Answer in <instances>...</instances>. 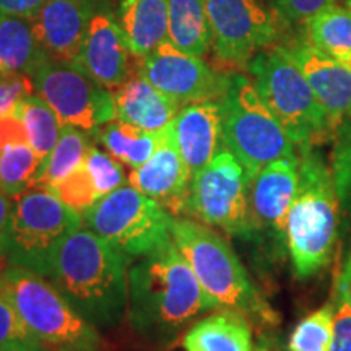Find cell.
Returning a JSON list of instances; mask_svg holds the SVG:
<instances>
[{
  "instance_id": "1",
  "label": "cell",
  "mask_w": 351,
  "mask_h": 351,
  "mask_svg": "<svg viewBox=\"0 0 351 351\" xmlns=\"http://www.w3.org/2000/svg\"><path fill=\"white\" fill-rule=\"evenodd\" d=\"M218 309L174 239L130 258L127 317L148 343L166 348L208 311Z\"/></svg>"
},
{
  "instance_id": "2",
  "label": "cell",
  "mask_w": 351,
  "mask_h": 351,
  "mask_svg": "<svg viewBox=\"0 0 351 351\" xmlns=\"http://www.w3.org/2000/svg\"><path fill=\"white\" fill-rule=\"evenodd\" d=\"M130 257L88 228L59 245L47 278L95 327L119 324L129 302Z\"/></svg>"
},
{
  "instance_id": "3",
  "label": "cell",
  "mask_w": 351,
  "mask_h": 351,
  "mask_svg": "<svg viewBox=\"0 0 351 351\" xmlns=\"http://www.w3.org/2000/svg\"><path fill=\"white\" fill-rule=\"evenodd\" d=\"M298 155L300 182L285 238L296 278L307 280L332 262L341 207L330 165L315 148L298 150Z\"/></svg>"
},
{
  "instance_id": "4",
  "label": "cell",
  "mask_w": 351,
  "mask_h": 351,
  "mask_svg": "<svg viewBox=\"0 0 351 351\" xmlns=\"http://www.w3.org/2000/svg\"><path fill=\"white\" fill-rule=\"evenodd\" d=\"M173 239L218 309L228 307L262 322H278L230 243L212 226L194 218H174Z\"/></svg>"
},
{
  "instance_id": "5",
  "label": "cell",
  "mask_w": 351,
  "mask_h": 351,
  "mask_svg": "<svg viewBox=\"0 0 351 351\" xmlns=\"http://www.w3.org/2000/svg\"><path fill=\"white\" fill-rule=\"evenodd\" d=\"M245 69L265 106L298 150L333 140L339 127L320 106L313 88L282 46L257 52Z\"/></svg>"
},
{
  "instance_id": "6",
  "label": "cell",
  "mask_w": 351,
  "mask_h": 351,
  "mask_svg": "<svg viewBox=\"0 0 351 351\" xmlns=\"http://www.w3.org/2000/svg\"><path fill=\"white\" fill-rule=\"evenodd\" d=\"M0 282L26 326L49 351H101L98 327L70 304L49 278L23 267L8 265Z\"/></svg>"
},
{
  "instance_id": "7",
  "label": "cell",
  "mask_w": 351,
  "mask_h": 351,
  "mask_svg": "<svg viewBox=\"0 0 351 351\" xmlns=\"http://www.w3.org/2000/svg\"><path fill=\"white\" fill-rule=\"evenodd\" d=\"M218 101L223 147L238 158L251 181L267 165L298 155L296 145L265 106L251 78L231 73L225 95Z\"/></svg>"
},
{
  "instance_id": "8",
  "label": "cell",
  "mask_w": 351,
  "mask_h": 351,
  "mask_svg": "<svg viewBox=\"0 0 351 351\" xmlns=\"http://www.w3.org/2000/svg\"><path fill=\"white\" fill-rule=\"evenodd\" d=\"M83 225V215L67 207L54 192L33 187L15 197L5 261L44 276L69 234Z\"/></svg>"
},
{
  "instance_id": "9",
  "label": "cell",
  "mask_w": 351,
  "mask_h": 351,
  "mask_svg": "<svg viewBox=\"0 0 351 351\" xmlns=\"http://www.w3.org/2000/svg\"><path fill=\"white\" fill-rule=\"evenodd\" d=\"M173 221L168 210L132 186L109 192L83 213L85 228L130 258L173 239Z\"/></svg>"
},
{
  "instance_id": "10",
  "label": "cell",
  "mask_w": 351,
  "mask_h": 351,
  "mask_svg": "<svg viewBox=\"0 0 351 351\" xmlns=\"http://www.w3.org/2000/svg\"><path fill=\"white\" fill-rule=\"evenodd\" d=\"M249 187L247 171L238 158L223 148L212 163L192 178L187 218L199 219L230 236H251L254 225Z\"/></svg>"
},
{
  "instance_id": "11",
  "label": "cell",
  "mask_w": 351,
  "mask_h": 351,
  "mask_svg": "<svg viewBox=\"0 0 351 351\" xmlns=\"http://www.w3.org/2000/svg\"><path fill=\"white\" fill-rule=\"evenodd\" d=\"M32 78L36 95L49 104L62 125L95 132L116 119L112 91L99 85L77 62L46 56Z\"/></svg>"
},
{
  "instance_id": "12",
  "label": "cell",
  "mask_w": 351,
  "mask_h": 351,
  "mask_svg": "<svg viewBox=\"0 0 351 351\" xmlns=\"http://www.w3.org/2000/svg\"><path fill=\"white\" fill-rule=\"evenodd\" d=\"M213 33V51L225 67H247L257 52L269 49L280 34V19L258 0H205Z\"/></svg>"
},
{
  "instance_id": "13",
  "label": "cell",
  "mask_w": 351,
  "mask_h": 351,
  "mask_svg": "<svg viewBox=\"0 0 351 351\" xmlns=\"http://www.w3.org/2000/svg\"><path fill=\"white\" fill-rule=\"evenodd\" d=\"M140 75L173 99L179 108L225 95L231 73L210 67L197 56L176 49L165 39L140 64Z\"/></svg>"
},
{
  "instance_id": "14",
  "label": "cell",
  "mask_w": 351,
  "mask_h": 351,
  "mask_svg": "<svg viewBox=\"0 0 351 351\" xmlns=\"http://www.w3.org/2000/svg\"><path fill=\"white\" fill-rule=\"evenodd\" d=\"M75 62L109 90L140 73L138 57L130 51L119 21L108 12H98L91 19Z\"/></svg>"
},
{
  "instance_id": "15",
  "label": "cell",
  "mask_w": 351,
  "mask_h": 351,
  "mask_svg": "<svg viewBox=\"0 0 351 351\" xmlns=\"http://www.w3.org/2000/svg\"><path fill=\"white\" fill-rule=\"evenodd\" d=\"M127 182L138 192L156 200L174 218L187 217L192 174L179 155L173 122L166 127L165 138L158 150L147 163L130 171Z\"/></svg>"
},
{
  "instance_id": "16",
  "label": "cell",
  "mask_w": 351,
  "mask_h": 351,
  "mask_svg": "<svg viewBox=\"0 0 351 351\" xmlns=\"http://www.w3.org/2000/svg\"><path fill=\"white\" fill-rule=\"evenodd\" d=\"M98 12L99 5L91 0H46L29 23L47 56L75 62L88 26Z\"/></svg>"
},
{
  "instance_id": "17",
  "label": "cell",
  "mask_w": 351,
  "mask_h": 351,
  "mask_svg": "<svg viewBox=\"0 0 351 351\" xmlns=\"http://www.w3.org/2000/svg\"><path fill=\"white\" fill-rule=\"evenodd\" d=\"M300 182V155L282 158L258 171L249 187V205L256 231L287 234L288 215Z\"/></svg>"
},
{
  "instance_id": "18",
  "label": "cell",
  "mask_w": 351,
  "mask_h": 351,
  "mask_svg": "<svg viewBox=\"0 0 351 351\" xmlns=\"http://www.w3.org/2000/svg\"><path fill=\"white\" fill-rule=\"evenodd\" d=\"M313 88L320 106L333 124L340 127L351 117V69L324 54L309 41L282 46Z\"/></svg>"
},
{
  "instance_id": "19",
  "label": "cell",
  "mask_w": 351,
  "mask_h": 351,
  "mask_svg": "<svg viewBox=\"0 0 351 351\" xmlns=\"http://www.w3.org/2000/svg\"><path fill=\"white\" fill-rule=\"evenodd\" d=\"M173 129L179 155L194 178L212 163L223 147L219 101H202L181 108Z\"/></svg>"
},
{
  "instance_id": "20",
  "label": "cell",
  "mask_w": 351,
  "mask_h": 351,
  "mask_svg": "<svg viewBox=\"0 0 351 351\" xmlns=\"http://www.w3.org/2000/svg\"><path fill=\"white\" fill-rule=\"evenodd\" d=\"M116 101V119L147 132H160L178 116L173 99L137 73L112 91Z\"/></svg>"
},
{
  "instance_id": "21",
  "label": "cell",
  "mask_w": 351,
  "mask_h": 351,
  "mask_svg": "<svg viewBox=\"0 0 351 351\" xmlns=\"http://www.w3.org/2000/svg\"><path fill=\"white\" fill-rule=\"evenodd\" d=\"M182 346L186 351H254L251 320L239 311L219 307L187 328Z\"/></svg>"
},
{
  "instance_id": "22",
  "label": "cell",
  "mask_w": 351,
  "mask_h": 351,
  "mask_svg": "<svg viewBox=\"0 0 351 351\" xmlns=\"http://www.w3.org/2000/svg\"><path fill=\"white\" fill-rule=\"evenodd\" d=\"M119 25L130 51L145 59L168 38L169 0H122Z\"/></svg>"
},
{
  "instance_id": "23",
  "label": "cell",
  "mask_w": 351,
  "mask_h": 351,
  "mask_svg": "<svg viewBox=\"0 0 351 351\" xmlns=\"http://www.w3.org/2000/svg\"><path fill=\"white\" fill-rule=\"evenodd\" d=\"M168 41L189 56L202 57L213 44L205 0H169Z\"/></svg>"
},
{
  "instance_id": "24",
  "label": "cell",
  "mask_w": 351,
  "mask_h": 351,
  "mask_svg": "<svg viewBox=\"0 0 351 351\" xmlns=\"http://www.w3.org/2000/svg\"><path fill=\"white\" fill-rule=\"evenodd\" d=\"M91 134L109 155L116 158L119 163L129 166L130 169H135L147 163L153 153L158 150L165 138L166 129L147 132L114 119Z\"/></svg>"
},
{
  "instance_id": "25",
  "label": "cell",
  "mask_w": 351,
  "mask_h": 351,
  "mask_svg": "<svg viewBox=\"0 0 351 351\" xmlns=\"http://www.w3.org/2000/svg\"><path fill=\"white\" fill-rule=\"evenodd\" d=\"M306 41L351 69V12L332 3L304 21Z\"/></svg>"
},
{
  "instance_id": "26",
  "label": "cell",
  "mask_w": 351,
  "mask_h": 351,
  "mask_svg": "<svg viewBox=\"0 0 351 351\" xmlns=\"http://www.w3.org/2000/svg\"><path fill=\"white\" fill-rule=\"evenodd\" d=\"M47 54L39 46L26 19L2 16L0 19V75L28 73L43 62Z\"/></svg>"
},
{
  "instance_id": "27",
  "label": "cell",
  "mask_w": 351,
  "mask_h": 351,
  "mask_svg": "<svg viewBox=\"0 0 351 351\" xmlns=\"http://www.w3.org/2000/svg\"><path fill=\"white\" fill-rule=\"evenodd\" d=\"M91 138H93L91 132L78 129L75 125H62L54 150L43 165L33 187L52 191L57 182L62 181L65 176L83 163L88 150L93 147Z\"/></svg>"
},
{
  "instance_id": "28",
  "label": "cell",
  "mask_w": 351,
  "mask_h": 351,
  "mask_svg": "<svg viewBox=\"0 0 351 351\" xmlns=\"http://www.w3.org/2000/svg\"><path fill=\"white\" fill-rule=\"evenodd\" d=\"M13 116L19 117L21 124L25 125L28 142L44 165L60 137L62 124L59 117L56 116L49 104L36 93L21 99Z\"/></svg>"
},
{
  "instance_id": "29",
  "label": "cell",
  "mask_w": 351,
  "mask_h": 351,
  "mask_svg": "<svg viewBox=\"0 0 351 351\" xmlns=\"http://www.w3.org/2000/svg\"><path fill=\"white\" fill-rule=\"evenodd\" d=\"M41 160L28 142H12L0 148V192L19 197L33 189Z\"/></svg>"
},
{
  "instance_id": "30",
  "label": "cell",
  "mask_w": 351,
  "mask_h": 351,
  "mask_svg": "<svg viewBox=\"0 0 351 351\" xmlns=\"http://www.w3.org/2000/svg\"><path fill=\"white\" fill-rule=\"evenodd\" d=\"M335 304L328 302L306 315L288 340V351H330Z\"/></svg>"
},
{
  "instance_id": "31",
  "label": "cell",
  "mask_w": 351,
  "mask_h": 351,
  "mask_svg": "<svg viewBox=\"0 0 351 351\" xmlns=\"http://www.w3.org/2000/svg\"><path fill=\"white\" fill-rule=\"evenodd\" d=\"M0 351H49L29 330L0 282Z\"/></svg>"
},
{
  "instance_id": "32",
  "label": "cell",
  "mask_w": 351,
  "mask_h": 351,
  "mask_svg": "<svg viewBox=\"0 0 351 351\" xmlns=\"http://www.w3.org/2000/svg\"><path fill=\"white\" fill-rule=\"evenodd\" d=\"M330 168L339 192L341 212L351 221V117L339 127L333 137Z\"/></svg>"
},
{
  "instance_id": "33",
  "label": "cell",
  "mask_w": 351,
  "mask_h": 351,
  "mask_svg": "<svg viewBox=\"0 0 351 351\" xmlns=\"http://www.w3.org/2000/svg\"><path fill=\"white\" fill-rule=\"evenodd\" d=\"M51 192L78 213H85L101 199L93 179L83 163L65 176L62 181L57 182Z\"/></svg>"
},
{
  "instance_id": "34",
  "label": "cell",
  "mask_w": 351,
  "mask_h": 351,
  "mask_svg": "<svg viewBox=\"0 0 351 351\" xmlns=\"http://www.w3.org/2000/svg\"><path fill=\"white\" fill-rule=\"evenodd\" d=\"M83 165L93 179L99 197L108 195L109 192L122 187L127 181L122 163L109 155L108 152L96 148L95 145L88 150Z\"/></svg>"
},
{
  "instance_id": "35",
  "label": "cell",
  "mask_w": 351,
  "mask_h": 351,
  "mask_svg": "<svg viewBox=\"0 0 351 351\" xmlns=\"http://www.w3.org/2000/svg\"><path fill=\"white\" fill-rule=\"evenodd\" d=\"M36 93L34 82L28 73H3L0 75V117L13 116L19 103Z\"/></svg>"
},
{
  "instance_id": "36",
  "label": "cell",
  "mask_w": 351,
  "mask_h": 351,
  "mask_svg": "<svg viewBox=\"0 0 351 351\" xmlns=\"http://www.w3.org/2000/svg\"><path fill=\"white\" fill-rule=\"evenodd\" d=\"M337 0H275L278 19L285 23H304L315 13L335 3Z\"/></svg>"
},
{
  "instance_id": "37",
  "label": "cell",
  "mask_w": 351,
  "mask_h": 351,
  "mask_svg": "<svg viewBox=\"0 0 351 351\" xmlns=\"http://www.w3.org/2000/svg\"><path fill=\"white\" fill-rule=\"evenodd\" d=\"M330 351H351V304L343 293L337 289L335 322Z\"/></svg>"
},
{
  "instance_id": "38",
  "label": "cell",
  "mask_w": 351,
  "mask_h": 351,
  "mask_svg": "<svg viewBox=\"0 0 351 351\" xmlns=\"http://www.w3.org/2000/svg\"><path fill=\"white\" fill-rule=\"evenodd\" d=\"M46 0H0V19L15 16L29 20Z\"/></svg>"
},
{
  "instance_id": "39",
  "label": "cell",
  "mask_w": 351,
  "mask_h": 351,
  "mask_svg": "<svg viewBox=\"0 0 351 351\" xmlns=\"http://www.w3.org/2000/svg\"><path fill=\"white\" fill-rule=\"evenodd\" d=\"M13 208H15V197L0 192V261H5Z\"/></svg>"
},
{
  "instance_id": "40",
  "label": "cell",
  "mask_w": 351,
  "mask_h": 351,
  "mask_svg": "<svg viewBox=\"0 0 351 351\" xmlns=\"http://www.w3.org/2000/svg\"><path fill=\"white\" fill-rule=\"evenodd\" d=\"M337 289L343 293V295L348 298L351 304V252L348 261L345 263V269L339 276V282H337Z\"/></svg>"
},
{
  "instance_id": "41",
  "label": "cell",
  "mask_w": 351,
  "mask_h": 351,
  "mask_svg": "<svg viewBox=\"0 0 351 351\" xmlns=\"http://www.w3.org/2000/svg\"><path fill=\"white\" fill-rule=\"evenodd\" d=\"M91 2H95V3H98L99 7H103L104 3H109V2H112V0H91Z\"/></svg>"
},
{
  "instance_id": "42",
  "label": "cell",
  "mask_w": 351,
  "mask_h": 351,
  "mask_svg": "<svg viewBox=\"0 0 351 351\" xmlns=\"http://www.w3.org/2000/svg\"><path fill=\"white\" fill-rule=\"evenodd\" d=\"M346 7H348L350 12H351V0H346Z\"/></svg>"
}]
</instances>
